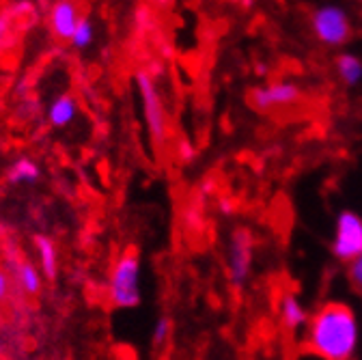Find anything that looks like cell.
<instances>
[{"instance_id": "52a82bcc", "label": "cell", "mask_w": 362, "mask_h": 360, "mask_svg": "<svg viewBox=\"0 0 362 360\" xmlns=\"http://www.w3.org/2000/svg\"><path fill=\"white\" fill-rule=\"evenodd\" d=\"M302 98V91L296 82H267L250 93V102L259 110H283L289 106H296Z\"/></svg>"}, {"instance_id": "5bb4252c", "label": "cell", "mask_w": 362, "mask_h": 360, "mask_svg": "<svg viewBox=\"0 0 362 360\" xmlns=\"http://www.w3.org/2000/svg\"><path fill=\"white\" fill-rule=\"evenodd\" d=\"M37 177H39V166L28 158L16 160L7 173L9 184H28V182H35Z\"/></svg>"}, {"instance_id": "2e32d148", "label": "cell", "mask_w": 362, "mask_h": 360, "mask_svg": "<svg viewBox=\"0 0 362 360\" xmlns=\"http://www.w3.org/2000/svg\"><path fill=\"white\" fill-rule=\"evenodd\" d=\"M173 335V322L170 318H160L156 322V328H153V345H164Z\"/></svg>"}, {"instance_id": "8fae6325", "label": "cell", "mask_w": 362, "mask_h": 360, "mask_svg": "<svg viewBox=\"0 0 362 360\" xmlns=\"http://www.w3.org/2000/svg\"><path fill=\"white\" fill-rule=\"evenodd\" d=\"M35 250L39 255V269L45 279H54L59 272V250L48 236H35Z\"/></svg>"}, {"instance_id": "8992f818", "label": "cell", "mask_w": 362, "mask_h": 360, "mask_svg": "<svg viewBox=\"0 0 362 360\" xmlns=\"http://www.w3.org/2000/svg\"><path fill=\"white\" fill-rule=\"evenodd\" d=\"M332 255L347 265L362 255V216L356 211L345 209L339 214L332 238Z\"/></svg>"}, {"instance_id": "30bf717a", "label": "cell", "mask_w": 362, "mask_h": 360, "mask_svg": "<svg viewBox=\"0 0 362 360\" xmlns=\"http://www.w3.org/2000/svg\"><path fill=\"white\" fill-rule=\"evenodd\" d=\"M279 318L285 330L289 332H298L304 330L308 320H310V313L306 308V304L300 300L298 294L293 291H285L279 300Z\"/></svg>"}, {"instance_id": "277c9868", "label": "cell", "mask_w": 362, "mask_h": 360, "mask_svg": "<svg viewBox=\"0 0 362 360\" xmlns=\"http://www.w3.org/2000/svg\"><path fill=\"white\" fill-rule=\"evenodd\" d=\"M310 28L315 39L328 48H339L351 37L349 13L339 5H322L310 16Z\"/></svg>"}, {"instance_id": "e0dca14e", "label": "cell", "mask_w": 362, "mask_h": 360, "mask_svg": "<svg viewBox=\"0 0 362 360\" xmlns=\"http://www.w3.org/2000/svg\"><path fill=\"white\" fill-rule=\"evenodd\" d=\"M11 22H13V16L9 11L0 13V50H3L11 39V28H13Z\"/></svg>"}, {"instance_id": "5b68a950", "label": "cell", "mask_w": 362, "mask_h": 360, "mask_svg": "<svg viewBox=\"0 0 362 360\" xmlns=\"http://www.w3.org/2000/svg\"><path fill=\"white\" fill-rule=\"evenodd\" d=\"M255 261V238L248 229H235L226 244V279L235 289H244Z\"/></svg>"}, {"instance_id": "7a4b0ae2", "label": "cell", "mask_w": 362, "mask_h": 360, "mask_svg": "<svg viewBox=\"0 0 362 360\" xmlns=\"http://www.w3.org/2000/svg\"><path fill=\"white\" fill-rule=\"evenodd\" d=\"M108 298L117 308H136L141 304V255L134 248L119 255L110 269Z\"/></svg>"}, {"instance_id": "ba28073f", "label": "cell", "mask_w": 362, "mask_h": 360, "mask_svg": "<svg viewBox=\"0 0 362 360\" xmlns=\"http://www.w3.org/2000/svg\"><path fill=\"white\" fill-rule=\"evenodd\" d=\"M5 269H11V279L16 281V285H20V289L28 296H37L41 291L43 285V274L37 265H33L26 259H20L18 252H9Z\"/></svg>"}, {"instance_id": "ac0fdd59", "label": "cell", "mask_w": 362, "mask_h": 360, "mask_svg": "<svg viewBox=\"0 0 362 360\" xmlns=\"http://www.w3.org/2000/svg\"><path fill=\"white\" fill-rule=\"evenodd\" d=\"M347 277H349L351 285H354V287H356L358 291H362V255H360L358 259H354V261L349 263Z\"/></svg>"}, {"instance_id": "7c38bea8", "label": "cell", "mask_w": 362, "mask_h": 360, "mask_svg": "<svg viewBox=\"0 0 362 360\" xmlns=\"http://www.w3.org/2000/svg\"><path fill=\"white\" fill-rule=\"evenodd\" d=\"M334 69L345 86H356L362 80V59L354 52H341L334 61Z\"/></svg>"}, {"instance_id": "3957f363", "label": "cell", "mask_w": 362, "mask_h": 360, "mask_svg": "<svg viewBox=\"0 0 362 360\" xmlns=\"http://www.w3.org/2000/svg\"><path fill=\"white\" fill-rule=\"evenodd\" d=\"M136 84H139V93L143 100V115H145L149 137L158 147H162L168 141V115L160 95L158 82L151 74L139 71L136 74Z\"/></svg>"}, {"instance_id": "4fadbf2b", "label": "cell", "mask_w": 362, "mask_h": 360, "mask_svg": "<svg viewBox=\"0 0 362 360\" xmlns=\"http://www.w3.org/2000/svg\"><path fill=\"white\" fill-rule=\"evenodd\" d=\"M76 112H78V102L74 95H61L52 102L50 110H48V121L54 125V127H65L69 125L74 119H76Z\"/></svg>"}, {"instance_id": "d6986e66", "label": "cell", "mask_w": 362, "mask_h": 360, "mask_svg": "<svg viewBox=\"0 0 362 360\" xmlns=\"http://www.w3.org/2000/svg\"><path fill=\"white\" fill-rule=\"evenodd\" d=\"M11 285H13V279L9 277L7 269L0 265V302H5L11 294Z\"/></svg>"}, {"instance_id": "44dd1931", "label": "cell", "mask_w": 362, "mask_h": 360, "mask_svg": "<svg viewBox=\"0 0 362 360\" xmlns=\"http://www.w3.org/2000/svg\"><path fill=\"white\" fill-rule=\"evenodd\" d=\"M220 211H224V214H233V205H231V201H222Z\"/></svg>"}, {"instance_id": "9c48e42d", "label": "cell", "mask_w": 362, "mask_h": 360, "mask_svg": "<svg viewBox=\"0 0 362 360\" xmlns=\"http://www.w3.org/2000/svg\"><path fill=\"white\" fill-rule=\"evenodd\" d=\"M80 18H82V13H80L76 3H65V0H61V3H54L50 7L48 24H50V30L57 39L71 41Z\"/></svg>"}, {"instance_id": "6da1fadb", "label": "cell", "mask_w": 362, "mask_h": 360, "mask_svg": "<svg viewBox=\"0 0 362 360\" xmlns=\"http://www.w3.org/2000/svg\"><path fill=\"white\" fill-rule=\"evenodd\" d=\"M304 345L322 360H354L360 347L356 310L347 302H324L310 315L304 328Z\"/></svg>"}, {"instance_id": "ffe728a7", "label": "cell", "mask_w": 362, "mask_h": 360, "mask_svg": "<svg viewBox=\"0 0 362 360\" xmlns=\"http://www.w3.org/2000/svg\"><path fill=\"white\" fill-rule=\"evenodd\" d=\"M177 153H179V160L181 162H190V160H194V147L188 143V141H181L179 145H177Z\"/></svg>"}, {"instance_id": "9a60e30c", "label": "cell", "mask_w": 362, "mask_h": 360, "mask_svg": "<svg viewBox=\"0 0 362 360\" xmlns=\"http://www.w3.org/2000/svg\"><path fill=\"white\" fill-rule=\"evenodd\" d=\"M93 37H95V26L90 22L88 16H82L78 26H76V33L71 37V43L76 48H88L90 43H93Z\"/></svg>"}]
</instances>
